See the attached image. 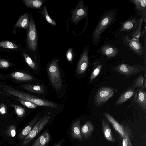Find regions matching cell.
<instances>
[{"label":"cell","mask_w":146,"mask_h":146,"mask_svg":"<svg viewBox=\"0 0 146 146\" xmlns=\"http://www.w3.org/2000/svg\"><path fill=\"white\" fill-rule=\"evenodd\" d=\"M135 89L133 87L127 89L123 92L115 102V105L117 106L122 104L135 95Z\"/></svg>","instance_id":"4fadbf2b"},{"label":"cell","mask_w":146,"mask_h":146,"mask_svg":"<svg viewBox=\"0 0 146 146\" xmlns=\"http://www.w3.org/2000/svg\"><path fill=\"white\" fill-rule=\"evenodd\" d=\"M102 126L103 133L105 139L109 141L115 142V140L113 135L109 123L104 118L102 119Z\"/></svg>","instance_id":"7c38bea8"},{"label":"cell","mask_w":146,"mask_h":146,"mask_svg":"<svg viewBox=\"0 0 146 146\" xmlns=\"http://www.w3.org/2000/svg\"><path fill=\"white\" fill-rule=\"evenodd\" d=\"M88 12L87 6L84 5L83 1H80L78 2L76 8L72 11V22L74 24H77L87 16Z\"/></svg>","instance_id":"9c48e42d"},{"label":"cell","mask_w":146,"mask_h":146,"mask_svg":"<svg viewBox=\"0 0 146 146\" xmlns=\"http://www.w3.org/2000/svg\"><path fill=\"white\" fill-rule=\"evenodd\" d=\"M113 70L116 72L126 76L135 75L142 71L144 67L142 65H131L125 63L119 64L114 67Z\"/></svg>","instance_id":"8992f818"},{"label":"cell","mask_w":146,"mask_h":146,"mask_svg":"<svg viewBox=\"0 0 146 146\" xmlns=\"http://www.w3.org/2000/svg\"><path fill=\"white\" fill-rule=\"evenodd\" d=\"M37 141L36 140L35 142L32 146H37Z\"/></svg>","instance_id":"f35d334b"},{"label":"cell","mask_w":146,"mask_h":146,"mask_svg":"<svg viewBox=\"0 0 146 146\" xmlns=\"http://www.w3.org/2000/svg\"><path fill=\"white\" fill-rule=\"evenodd\" d=\"M116 91L114 88L103 86L97 91L94 98L95 106L99 107L106 102L114 95Z\"/></svg>","instance_id":"277c9868"},{"label":"cell","mask_w":146,"mask_h":146,"mask_svg":"<svg viewBox=\"0 0 146 146\" xmlns=\"http://www.w3.org/2000/svg\"><path fill=\"white\" fill-rule=\"evenodd\" d=\"M3 89L5 92L9 94L17 97L20 99L30 102L37 106L54 108L58 107V105L52 102L18 91L9 86H3Z\"/></svg>","instance_id":"3957f363"},{"label":"cell","mask_w":146,"mask_h":146,"mask_svg":"<svg viewBox=\"0 0 146 146\" xmlns=\"http://www.w3.org/2000/svg\"><path fill=\"white\" fill-rule=\"evenodd\" d=\"M50 118V116L46 115L41 118L23 139L22 145L31 141L47 124Z\"/></svg>","instance_id":"52a82bcc"},{"label":"cell","mask_w":146,"mask_h":146,"mask_svg":"<svg viewBox=\"0 0 146 146\" xmlns=\"http://www.w3.org/2000/svg\"><path fill=\"white\" fill-rule=\"evenodd\" d=\"M23 2L28 7L37 9L40 8L44 3L42 0H23Z\"/></svg>","instance_id":"d4e9b609"},{"label":"cell","mask_w":146,"mask_h":146,"mask_svg":"<svg viewBox=\"0 0 146 146\" xmlns=\"http://www.w3.org/2000/svg\"><path fill=\"white\" fill-rule=\"evenodd\" d=\"M7 112V109L6 105L4 104H0V114L4 115Z\"/></svg>","instance_id":"8d00e7d4"},{"label":"cell","mask_w":146,"mask_h":146,"mask_svg":"<svg viewBox=\"0 0 146 146\" xmlns=\"http://www.w3.org/2000/svg\"><path fill=\"white\" fill-rule=\"evenodd\" d=\"M73 58L72 50L71 48H69L66 53L67 60L69 62L72 61Z\"/></svg>","instance_id":"d590c367"},{"label":"cell","mask_w":146,"mask_h":146,"mask_svg":"<svg viewBox=\"0 0 146 146\" xmlns=\"http://www.w3.org/2000/svg\"><path fill=\"white\" fill-rule=\"evenodd\" d=\"M50 139L49 131H46L36 139L37 146H46Z\"/></svg>","instance_id":"603a6c76"},{"label":"cell","mask_w":146,"mask_h":146,"mask_svg":"<svg viewBox=\"0 0 146 146\" xmlns=\"http://www.w3.org/2000/svg\"><path fill=\"white\" fill-rule=\"evenodd\" d=\"M0 94L2 95H9L8 94H7V93H4L1 91L0 90Z\"/></svg>","instance_id":"74e56055"},{"label":"cell","mask_w":146,"mask_h":146,"mask_svg":"<svg viewBox=\"0 0 146 146\" xmlns=\"http://www.w3.org/2000/svg\"><path fill=\"white\" fill-rule=\"evenodd\" d=\"M102 67L101 64L98 65L93 70L90 77V80L92 82L99 74Z\"/></svg>","instance_id":"4dcf8cb0"},{"label":"cell","mask_w":146,"mask_h":146,"mask_svg":"<svg viewBox=\"0 0 146 146\" xmlns=\"http://www.w3.org/2000/svg\"><path fill=\"white\" fill-rule=\"evenodd\" d=\"M10 65V63L7 60L4 59H0V68H7Z\"/></svg>","instance_id":"e575fe53"},{"label":"cell","mask_w":146,"mask_h":146,"mask_svg":"<svg viewBox=\"0 0 146 146\" xmlns=\"http://www.w3.org/2000/svg\"><path fill=\"white\" fill-rule=\"evenodd\" d=\"M104 116L111 124L122 139V146H133L131 142V131L126 123L119 124L110 114L105 113Z\"/></svg>","instance_id":"7a4b0ae2"},{"label":"cell","mask_w":146,"mask_h":146,"mask_svg":"<svg viewBox=\"0 0 146 146\" xmlns=\"http://www.w3.org/2000/svg\"><path fill=\"white\" fill-rule=\"evenodd\" d=\"M84 51L79 60L77 69V73L81 74L84 73L87 69L89 64L88 52L89 46Z\"/></svg>","instance_id":"30bf717a"},{"label":"cell","mask_w":146,"mask_h":146,"mask_svg":"<svg viewBox=\"0 0 146 146\" xmlns=\"http://www.w3.org/2000/svg\"><path fill=\"white\" fill-rule=\"evenodd\" d=\"M48 72L50 82L57 90H60L62 80L60 73L56 60L53 61L49 65Z\"/></svg>","instance_id":"5b68a950"},{"label":"cell","mask_w":146,"mask_h":146,"mask_svg":"<svg viewBox=\"0 0 146 146\" xmlns=\"http://www.w3.org/2000/svg\"><path fill=\"white\" fill-rule=\"evenodd\" d=\"M130 3L134 4L135 7L140 12L144 23L146 22V0H130Z\"/></svg>","instance_id":"5bb4252c"},{"label":"cell","mask_w":146,"mask_h":146,"mask_svg":"<svg viewBox=\"0 0 146 146\" xmlns=\"http://www.w3.org/2000/svg\"><path fill=\"white\" fill-rule=\"evenodd\" d=\"M22 87L27 90L35 93L42 94L44 92L43 88L39 85L24 84Z\"/></svg>","instance_id":"cb8c5ba5"},{"label":"cell","mask_w":146,"mask_h":146,"mask_svg":"<svg viewBox=\"0 0 146 146\" xmlns=\"http://www.w3.org/2000/svg\"><path fill=\"white\" fill-rule=\"evenodd\" d=\"M94 127L92 122L88 121L80 128L82 136L85 139H89L94 130Z\"/></svg>","instance_id":"2e32d148"},{"label":"cell","mask_w":146,"mask_h":146,"mask_svg":"<svg viewBox=\"0 0 146 146\" xmlns=\"http://www.w3.org/2000/svg\"><path fill=\"white\" fill-rule=\"evenodd\" d=\"M7 133L9 136L12 137H14L16 134V127L13 125L9 126L7 128Z\"/></svg>","instance_id":"836d02e7"},{"label":"cell","mask_w":146,"mask_h":146,"mask_svg":"<svg viewBox=\"0 0 146 146\" xmlns=\"http://www.w3.org/2000/svg\"><path fill=\"white\" fill-rule=\"evenodd\" d=\"M0 47L9 49H15L18 47L17 44L11 42L4 41L0 42Z\"/></svg>","instance_id":"4316f807"},{"label":"cell","mask_w":146,"mask_h":146,"mask_svg":"<svg viewBox=\"0 0 146 146\" xmlns=\"http://www.w3.org/2000/svg\"><path fill=\"white\" fill-rule=\"evenodd\" d=\"M143 20L141 18L137 19V23L135 29L133 30L131 36L133 38L138 39L141 35V30Z\"/></svg>","instance_id":"484cf974"},{"label":"cell","mask_w":146,"mask_h":146,"mask_svg":"<svg viewBox=\"0 0 146 146\" xmlns=\"http://www.w3.org/2000/svg\"><path fill=\"white\" fill-rule=\"evenodd\" d=\"M144 78L142 75L139 76L133 83L132 87L134 88L143 87Z\"/></svg>","instance_id":"83f0119b"},{"label":"cell","mask_w":146,"mask_h":146,"mask_svg":"<svg viewBox=\"0 0 146 146\" xmlns=\"http://www.w3.org/2000/svg\"><path fill=\"white\" fill-rule=\"evenodd\" d=\"M29 15L27 13L21 15L16 23L15 27L27 29L29 27Z\"/></svg>","instance_id":"ffe728a7"},{"label":"cell","mask_w":146,"mask_h":146,"mask_svg":"<svg viewBox=\"0 0 146 146\" xmlns=\"http://www.w3.org/2000/svg\"><path fill=\"white\" fill-rule=\"evenodd\" d=\"M18 100L22 105L29 108L34 109L38 106L37 105L28 101L20 99H18Z\"/></svg>","instance_id":"d6a6232c"},{"label":"cell","mask_w":146,"mask_h":146,"mask_svg":"<svg viewBox=\"0 0 146 146\" xmlns=\"http://www.w3.org/2000/svg\"><path fill=\"white\" fill-rule=\"evenodd\" d=\"M136 101L139 107L143 111L146 115V93L145 92L140 88L136 93Z\"/></svg>","instance_id":"9a60e30c"},{"label":"cell","mask_w":146,"mask_h":146,"mask_svg":"<svg viewBox=\"0 0 146 146\" xmlns=\"http://www.w3.org/2000/svg\"><path fill=\"white\" fill-rule=\"evenodd\" d=\"M42 12L45 19L49 23L52 25H56V22L50 17L48 15L46 9V5L44 6Z\"/></svg>","instance_id":"f546056e"},{"label":"cell","mask_w":146,"mask_h":146,"mask_svg":"<svg viewBox=\"0 0 146 146\" xmlns=\"http://www.w3.org/2000/svg\"><path fill=\"white\" fill-rule=\"evenodd\" d=\"M27 35V42L29 48L35 51L37 45V36L36 30L34 21L32 18L30 19Z\"/></svg>","instance_id":"ba28073f"},{"label":"cell","mask_w":146,"mask_h":146,"mask_svg":"<svg viewBox=\"0 0 146 146\" xmlns=\"http://www.w3.org/2000/svg\"><path fill=\"white\" fill-rule=\"evenodd\" d=\"M125 39L129 48L137 55L142 57L143 56V49L138 39L135 38L130 39L127 36L125 37Z\"/></svg>","instance_id":"8fae6325"},{"label":"cell","mask_w":146,"mask_h":146,"mask_svg":"<svg viewBox=\"0 0 146 146\" xmlns=\"http://www.w3.org/2000/svg\"><path fill=\"white\" fill-rule=\"evenodd\" d=\"M23 55L27 64L31 68L35 69L36 67V65L31 57L25 53H24Z\"/></svg>","instance_id":"1f68e13d"},{"label":"cell","mask_w":146,"mask_h":146,"mask_svg":"<svg viewBox=\"0 0 146 146\" xmlns=\"http://www.w3.org/2000/svg\"><path fill=\"white\" fill-rule=\"evenodd\" d=\"M137 22L136 18L128 19L122 23L120 30L121 31H127L133 30L135 28Z\"/></svg>","instance_id":"d6986e66"},{"label":"cell","mask_w":146,"mask_h":146,"mask_svg":"<svg viewBox=\"0 0 146 146\" xmlns=\"http://www.w3.org/2000/svg\"><path fill=\"white\" fill-rule=\"evenodd\" d=\"M11 106L14 108L16 113L19 117H23L25 113V110L22 107L15 105L11 104Z\"/></svg>","instance_id":"f1b7e54d"},{"label":"cell","mask_w":146,"mask_h":146,"mask_svg":"<svg viewBox=\"0 0 146 146\" xmlns=\"http://www.w3.org/2000/svg\"><path fill=\"white\" fill-rule=\"evenodd\" d=\"M38 117L37 116L34 118L29 124L18 134V137L20 139H24L32 129V128L36 123Z\"/></svg>","instance_id":"44dd1931"},{"label":"cell","mask_w":146,"mask_h":146,"mask_svg":"<svg viewBox=\"0 0 146 146\" xmlns=\"http://www.w3.org/2000/svg\"><path fill=\"white\" fill-rule=\"evenodd\" d=\"M80 119H79L75 121L72 124L71 127V135L74 139H78L80 141H83L80 129Z\"/></svg>","instance_id":"ac0fdd59"},{"label":"cell","mask_w":146,"mask_h":146,"mask_svg":"<svg viewBox=\"0 0 146 146\" xmlns=\"http://www.w3.org/2000/svg\"><path fill=\"white\" fill-rule=\"evenodd\" d=\"M10 76L13 78L19 81H28L33 79V77L31 76L19 72H13L11 74Z\"/></svg>","instance_id":"7402d4cb"},{"label":"cell","mask_w":146,"mask_h":146,"mask_svg":"<svg viewBox=\"0 0 146 146\" xmlns=\"http://www.w3.org/2000/svg\"><path fill=\"white\" fill-rule=\"evenodd\" d=\"M100 50L102 54L106 56L108 58L115 56L119 52L117 48L110 44L104 45L101 47Z\"/></svg>","instance_id":"e0dca14e"},{"label":"cell","mask_w":146,"mask_h":146,"mask_svg":"<svg viewBox=\"0 0 146 146\" xmlns=\"http://www.w3.org/2000/svg\"><path fill=\"white\" fill-rule=\"evenodd\" d=\"M116 11L109 10L104 13L92 32V39L93 45L97 46L100 40L102 33L115 20Z\"/></svg>","instance_id":"6da1fadb"},{"label":"cell","mask_w":146,"mask_h":146,"mask_svg":"<svg viewBox=\"0 0 146 146\" xmlns=\"http://www.w3.org/2000/svg\"><path fill=\"white\" fill-rule=\"evenodd\" d=\"M54 146H61V143H58L56 144V145H55Z\"/></svg>","instance_id":"ab89813d"}]
</instances>
